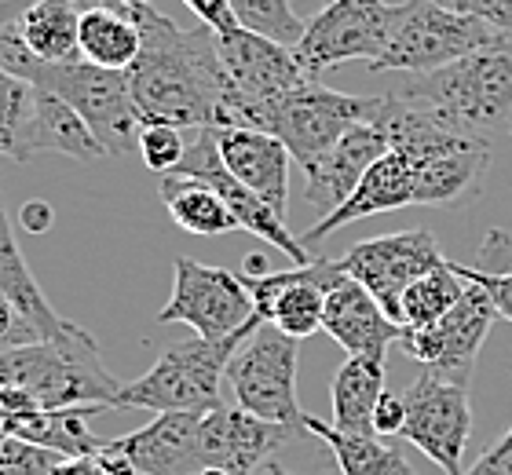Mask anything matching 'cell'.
Returning <instances> with one entry per match:
<instances>
[{"label":"cell","instance_id":"cell-1","mask_svg":"<svg viewBox=\"0 0 512 475\" xmlns=\"http://www.w3.org/2000/svg\"><path fill=\"white\" fill-rule=\"evenodd\" d=\"M125 15L143 37L139 59L125 70L139 121H161L183 132L231 128L235 88L216 52V33L205 22L187 30L154 4H136Z\"/></svg>","mask_w":512,"mask_h":475},{"label":"cell","instance_id":"cell-2","mask_svg":"<svg viewBox=\"0 0 512 475\" xmlns=\"http://www.w3.org/2000/svg\"><path fill=\"white\" fill-rule=\"evenodd\" d=\"M388 95L447 132L491 143L512 132V52L498 44L428 74H403Z\"/></svg>","mask_w":512,"mask_h":475},{"label":"cell","instance_id":"cell-3","mask_svg":"<svg viewBox=\"0 0 512 475\" xmlns=\"http://www.w3.org/2000/svg\"><path fill=\"white\" fill-rule=\"evenodd\" d=\"M11 22L0 30V66L74 106L77 114L88 121V128L99 136V143L107 147V154L136 150L143 121H139V110L132 103V92H128L125 70H103V66H92L85 59H77V63H41L22 48Z\"/></svg>","mask_w":512,"mask_h":475},{"label":"cell","instance_id":"cell-4","mask_svg":"<svg viewBox=\"0 0 512 475\" xmlns=\"http://www.w3.org/2000/svg\"><path fill=\"white\" fill-rule=\"evenodd\" d=\"M0 384L26 391L41 410L66 406H107L114 410L121 380L99 362V344L92 333L66 340H37L26 348L0 355Z\"/></svg>","mask_w":512,"mask_h":475},{"label":"cell","instance_id":"cell-5","mask_svg":"<svg viewBox=\"0 0 512 475\" xmlns=\"http://www.w3.org/2000/svg\"><path fill=\"white\" fill-rule=\"evenodd\" d=\"M260 329V318H253L246 329H238L224 340L191 337L183 344H172L154 366L139 380L121 384L118 402L121 410H150V413H213L220 402V384L227 377V362Z\"/></svg>","mask_w":512,"mask_h":475},{"label":"cell","instance_id":"cell-6","mask_svg":"<svg viewBox=\"0 0 512 475\" xmlns=\"http://www.w3.org/2000/svg\"><path fill=\"white\" fill-rule=\"evenodd\" d=\"M498 44H502V33L487 22L458 15L443 8L439 0H403L395 15L392 41L381 59L370 63V74H428Z\"/></svg>","mask_w":512,"mask_h":475},{"label":"cell","instance_id":"cell-7","mask_svg":"<svg viewBox=\"0 0 512 475\" xmlns=\"http://www.w3.org/2000/svg\"><path fill=\"white\" fill-rule=\"evenodd\" d=\"M297 366H300V340L286 337L271 322H260L253 337L235 351L227 362V388L235 395V406H242L253 417H264L271 424H286L304 432V410L297 399Z\"/></svg>","mask_w":512,"mask_h":475},{"label":"cell","instance_id":"cell-8","mask_svg":"<svg viewBox=\"0 0 512 475\" xmlns=\"http://www.w3.org/2000/svg\"><path fill=\"white\" fill-rule=\"evenodd\" d=\"M381 95H344L322 88L319 81H304L267 106L260 128L286 143L293 165L308 172L337 139L359 121H374Z\"/></svg>","mask_w":512,"mask_h":475},{"label":"cell","instance_id":"cell-9","mask_svg":"<svg viewBox=\"0 0 512 475\" xmlns=\"http://www.w3.org/2000/svg\"><path fill=\"white\" fill-rule=\"evenodd\" d=\"M399 4L392 0H326L293 48L308 81L341 63H377L392 41Z\"/></svg>","mask_w":512,"mask_h":475},{"label":"cell","instance_id":"cell-10","mask_svg":"<svg viewBox=\"0 0 512 475\" xmlns=\"http://www.w3.org/2000/svg\"><path fill=\"white\" fill-rule=\"evenodd\" d=\"M256 318L253 296L235 271L198 264L191 256H180L172 264V296L158 311V326H191L194 337L224 340L238 329H246Z\"/></svg>","mask_w":512,"mask_h":475},{"label":"cell","instance_id":"cell-11","mask_svg":"<svg viewBox=\"0 0 512 475\" xmlns=\"http://www.w3.org/2000/svg\"><path fill=\"white\" fill-rule=\"evenodd\" d=\"M216 52L235 88L231 128H260L267 106L308 81L289 48L256 37L242 26L231 33H216Z\"/></svg>","mask_w":512,"mask_h":475},{"label":"cell","instance_id":"cell-12","mask_svg":"<svg viewBox=\"0 0 512 475\" xmlns=\"http://www.w3.org/2000/svg\"><path fill=\"white\" fill-rule=\"evenodd\" d=\"M406 424L403 439L432 457L447 475H465L461 457L472 435V402L469 384L443 377L436 370H425L403 395Z\"/></svg>","mask_w":512,"mask_h":475},{"label":"cell","instance_id":"cell-13","mask_svg":"<svg viewBox=\"0 0 512 475\" xmlns=\"http://www.w3.org/2000/svg\"><path fill=\"white\" fill-rule=\"evenodd\" d=\"M443 264L447 260L439 253V242L432 238V231H421V227L355 242L341 260H333V267L363 285L395 322H399V300L406 289Z\"/></svg>","mask_w":512,"mask_h":475},{"label":"cell","instance_id":"cell-14","mask_svg":"<svg viewBox=\"0 0 512 475\" xmlns=\"http://www.w3.org/2000/svg\"><path fill=\"white\" fill-rule=\"evenodd\" d=\"M494 318H498V307L487 296V289L476 282H465V293H461V300L450 307L447 315L425 329L403 326V340L399 344L425 370H436L443 377L458 380V384H469Z\"/></svg>","mask_w":512,"mask_h":475},{"label":"cell","instance_id":"cell-15","mask_svg":"<svg viewBox=\"0 0 512 475\" xmlns=\"http://www.w3.org/2000/svg\"><path fill=\"white\" fill-rule=\"evenodd\" d=\"M176 176H187V180H198V183H205V187H213L216 194L224 198L227 209H231V216L238 220V231H249L253 238H260V242L275 245L278 253H286L297 267L315 260V253L304 249V242L286 231L282 216H278L264 198H256L246 183H238L235 176L224 169L220 147H216V128H187V154H183Z\"/></svg>","mask_w":512,"mask_h":475},{"label":"cell","instance_id":"cell-16","mask_svg":"<svg viewBox=\"0 0 512 475\" xmlns=\"http://www.w3.org/2000/svg\"><path fill=\"white\" fill-rule=\"evenodd\" d=\"M341 271L333 260H311L297 271H267V275H242L249 296H253L256 318L271 322L286 337L304 340L322 329L326 315V293Z\"/></svg>","mask_w":512,"mask_h":475},{"label":"cell","instance_id":"cell-17","mask_svg":"<svg viewBox=\"0 0 512 475\" xmlns=\"http://www.w3.org/2000/svg\"><path fill=\"white\" fill-rule=\"evenodd\" d=\"M293 435L297 428L253 417L242 406H216L213 413L202 417V468H216L227 475H253Z\"/></svg>","mask_w":512,"mask_h":475},{"label":"cell","instance_id":"cell-18","mask_svg":"<svg viewBox=\"0 0 512 475\" xmlns=\"http://www.w3.org/2000/svg\"><path fill=\"white\" fill-rule=\"evenodd\" d=\"M388 147H392L388 128H384L377 117L348 128V132L304 172V176H308L304 198H308L311 209H319L322 216H330L333 209H341L344 201L355 194V187L363 183L366 172L388 154Z\"/></svg>","mask_w":512,"mask_h":475},{"label":"cell","instance_id":"cell-19","mask_svg":"<svg viewBox=\"0 0 512 475\" xmlns=\"http://www.w3.org/2000/svg\"><path fill=\"white\" fill-rule=\"evenodd\" d=\"M202 417L205 413H158L136 432L110 439L139 468V475H194L202 472Z\"/></svg>","mask_w":512,"mask_h":475},{"label":"cell","instance_id":"cell-20","mask_svg":"<svg viewBox=\"0 0 512 475\" xmlns=\"http://www.w3.org/2000/svg\"><path fill=\"white\" fill-rule=\"evenodd\" d=\"M322 333L337 340L348 355H366V359H384V351L403 340V326L348 275L337 278L326 293Z\"/></svg>","mask_w":512,"mask_h":475},{"label":"cell","instance_id":"cell-21","mask_svg":"<svg viewBox=\"0 0 512 475\" xmlns=\"http://www.w3.org/2000/svg\"><path fill=\"white\" fill-rule=\"evenodd\" d=\"M216 147L224 169L246 183L256 198H264L278 216H286L289 201V150L264 128H216Z\"/></svg>","mask_w":512,"mask_h":475},{"label":"cell","instance_id":"cell-22","mask_svg":"<svg viewBox=\"0 0 512 475\" xmlns=\"http://www.w3.org/2000/svg\"><path fill=\"white\" fill-rule=\"evenodd\" d=\"M44 150H48V154L74 158V161H81V165L110 158L107 147L99 143V136L88 128V121L77 114L74 106L63 103L59 95L37 88V92H33V121H30V132H26V161H30L33 154H44Z\"/></svg>","mask_w":512,"mask_h":475},{"label":"cell","instance_id":"cell-23","mask_svg":"<svg viewBox=\"0 0 512 475\" xmlns=\"http://www.w3.org/2000/svg\"><path fill=\"white\" fill-rule=\"evenodd\" d=\"M81 11L77 0H33L15 15V33L22 48L41 63H77L81 59Z\"/></svg>","mask_w":512,"mask_h":475},{"label":"cell","instance_id":"cell-24","mask_svg":"<svg viewBox=\"0 0 512 475\" xmlns=\"http://www.w3.org/2000/svg\"><path fill=\"white\" fill-rule=\"evenodd\" d=\"M0 289L8 293L11 304L19 307L33 326L41 329L44 340H66V337H81V333H85L77 322H66V318L48 304V296L41 293V285L33 278L30 264L22 260L19 242H15V234H11V223H8V216H4V201H0Z\"/></svg>","mask_w":512,"mask_h":475},{"label":"cell","instance_id":"cell-25","mask_svg":"<svg viewBox=\"0 0 512 475\" xmlns=\"http://www.w3.org/2000/svg\"><path fill=\"white\" fill-rule=\"evenodd\" d=\"M107 406H66V410H30L22 413L19 421L11 424V439H26L33 446L55 450L59 457H96L99 450H107L110 439L96 435L88 428V421L103 413Z\"/></svg>","mask_w":512,"mask_h":475},{"label":"cell","instance_id":"cell-26","mask_svg":"<svg viewBox=\"0 0 512 475\" xmlns=\"http://www.w3.org/2000/svg\"><path fill=\"white\" fill-rule=\"evenodd\" d=\"M384 359L348 355L344 366L333 373V428L341 432L374 435V410L384 395Z\"/></svg>","mask_w":512,"mask_h":475},{"label":"cell","instance_id":"cell-27","mask_svg":"<svg viewBox=\"0 0 512 475\" xmlns=\"http://www.w3.org/2000/svg\"><path fill=\"white\" fill-rule=\"evenodd\" d=\"M304 432L315 435L322 446H330L341 475H417L395 446L381 443V435L341 432V428L319 421L315 413H304Z\"/></svg>","mask_w":512,"mask_h":475},{"label":"cell","instance_id":"cell-28","mask_svg":"<svg viewBox=\"0 0 512 475\" xmlns=\"http://www.w3.org/2000/svg\"><path fill=\"white\" fill-rule=\"evenodd\" d=\"M165 209H169L172 223L183 227L187 234H198V238H220V234L238 231V220L231 216V209L224 205V198L216 194L213 187H205L198 180H187V176H161L158 187Z\"/></svg>","mask_w":512,"mask_h":475},{"label":"cell","instance_id":"cell-29","mask_svg":"<svg viewBox=\"0 0 512 475\" xmlns=\"http://www.w3.org/2000/svg\"><path fill=\"white\" fill-rule=\"evenodd\" d=\"M77 41H81V59L92 66H103V70H128L139 59V48H143L136 22L128 19L125 11L99 8V4L81 11Z\"/></svg>","mask_w":512,"mask_h":475},{"label":"cell","instance_id":"cell-30","mask_svg":"<svg viewBox=\"0 0 512 475\" xmlns=\"http://www.w3.org/2000/svg\"><path fill=\"white\" fill-rule=\"evenodd\" d=\"M461 293H465V278H461L447 260L443 267L417 278L403 293V300H399V326H406V329L432 326V322H439L450 307L458 304Z\"/></svg>","mask_w":512,"mask_h":475},{"label":"cell","instance_id":"cell-31","mask_svg":"<svg viewBox=\"0 0 512 475\" xmlns=\"http://www.w3.org/2000/svg\"><path fill=\"white\" fill-rule=\"evenodd\" d=\"M465 282H476L487 289V296L498 307V318L512 322V238L505 231H487L476 264H450Z\"/></svg>","mask_w":512,"mask_h":475},{"label":"cell","instance_id":"cell-32","mask_svg":"<svg viewBox=\"0 0 512 475\" xmlns=\"http://www.w3.org/2000/svg\"><path fill=\"white\" fill-rule=\"evenodd\" d=\"M231 11H235V22L242 30L282 44L289 52L300 44L304 26H308V22L297 15L293 0H231Z\"/></svg>","mask_w":512,"mask_h":475},{"label":"cell","instance_id":"cell-33","mask_svg":"<svg viewBox=\"0 0 512 475\" xmlns=\"http://www.w3.org/2000/svg\"><path fill=\"white\" fill-rule=\"evenodd\" d=\"M37 88L0 66V158L26 161V132L33 121Z\"/></svg>","mask_w":512,"mask_h":475},{"label":"cell","instance_id":"cell-34","mask_svg":"<svg viewBox=\"0 0 512 475\" xmlns=\"http://www.w3.org/2000/svg\"><path fill=\"white\" fill-rule=\"evenodd\" d=\"M136 150L150 172L169 176V172L180 169L183 154H187V132L176 125H161V121H143L139 125Z\"/></svg>","mask_w":512,"mask_h":475},{"label":"cell","instance_id":"cell-35","mask_svg":"<svg viewBox=\"0 0 512 475\" xmlns=\"http://www.w3.org/2000/svg\"><path fill=\"white\" fill-rule=\"evenodd\" d=\"M59 454L33 446L26 439H4L0 443V475H52Z\"/></svg>","mask_w":512,"mask_h":475},{"label":"cell","instance_id":"cell-36","mask_svg":"<svg viewBox=\"0 0 512 475\" xmlns=\"http://www.w3.org/2000/svg\"><path fill=\"white\" fill-rule=\"evenodd\" d=\"M37 340H44L41 329L33 326L30 318L11 304L8 293L0 289V355H4V351H15V348H26V344H37Z\"/></svg>","mask_w":512,"mask_h":475},{"label":"cell","instance_id":"cell-37","mask_svg":"<svg viewBox=\"0 0 512 475\" xmlns=\"http://www.w3.org/2000/svg\"><path fill=\"white\" fill-rule=\"evenodd\" d=\"M439 4L450 11H458V15L487 22V26H494L498 33H505L512 26V0H439Z\"/></svg>","mask_w":512,"mask_h":475},{"label":"cell","instance_id":"cell-38","mask_svg":"<svg viewBox=\"0 0 512 475\" xmlns=\"http://www.w3.org/2000/svg\"><path fill=\"white\" fill-rule=\"evenodd\" d=\"M183 4H187V8H191L213 33L238 30L235 11H231V0H183Z\"/></svg>","mask_w":512,"mask_h":475},{"label":"cell","instance_id":"cell-39","mask_svg":"<svg viewBox=\"0 0 512 475\" xmlns=\"http://www.w3.org/2000/svg\"><path fill=\"white\" fill-rule=\"evenodd\" d=\"M403 424H406V402L403 395H392V391H384L381 402H377L374 410V435H403Z\"/></svg>","mask_w":512,"mask_h":475},{"label":"cell","instance_id":"cell-40","mask_svg":"<svg viewBox=\"0 0 512 475\" xmlns=\"http://www.w3.org/2000/svg\"><path fill=\"white\" fill-rule=\"evenodd\" d=\"M469 475H512V435L505 432L502 439L472 465Z\"/></svg>","mask_w":512,"mask_h":475},{"label":"cell","instance_id":"cell-41","mask_svg":"<svg viewBox=\"0 0 512 475\" xmlns=\"http://www.w3.org/2000/svg\"><path fill=\"white\" fill-rule=\"evenodd\" d=\"M30 410H37V402H33L26 391L4 388V384H0V432L8 435L11 424L19 421L22 413H30Z\"/></svg>","mask_w":512,"mask_h":475},{"label":"cell","instance_id":"cell-42","mask_svg":"<svg viewBox=\"0 0 512 475\" xmlns=\"http://www.w3.org/2000/svg\"><path fill=\"white\" fill-rule=\"evenodd\" d=\"M19 223L30 234H44L52 227V205H48V201H26L19 212Z\"/></svg>","mask_w":512,"mask_h":475},{"label":"cell","instance_id":"cell-43","mask_svg":"<svg viewBox=\"0 0 512 475\" xmlns=\"http://www.w3.org/2000/svg\"><path fill=\"white\" fill-rule=\"evenodd\" d=\"M96 461H99V468H103V475H139V468L132 465L114 443H110L107 450H99Z\"/></svg>","mask_w":512,"mask_h":475},{"label":"cell","instance_id":"cell-44","mask_svg":"<svg viewBox=\"0 0 512 475\" xmlns=\"http://www.w3.org/2000/svg\"><path fill=\"white\" fill-rule=\"evenodd\" d=\"M52 475H103L96 457H59Z\"/></svg>","mask_w":512,"mask_h":475},{"label":"cell","instance_id":"cell-45","mask_svg":"<svg viewBox=\"0 0 512 475\" xmlns=\"http://www.w3.org/2000/svg\"><path fill=\"white\" fill-rule=\"evenodd\" d=\"M30 4L33 0H0V30H4V26H8L22 8H30Z\"/></svg>","mask_w":512,"mask_h":475},{"label":"cell","instance_id":"cell-46","mask_svg":"<svg viewBox=\"0 0 512 475\" xmlns=\"http://www.w3.org/2000/svg\"><path fill=\"white\" fill-rule=\"evenodd\" d=\"M242 267H246V275H267V271H271V267H267V260L260 253H249Z\"/></svg>","mask_w":512,"mask_h":475},{"label":"cell","instance_id":"cell-47","mask_svg":"<svg viewBox=\"0 0 512 475\" xmlns=\"http://www.w3.org/2000/svg\"><path fill=\"white\" fill-rule=\"evenodd\" d=\"M253 475H300V472H293V468H286V465H278V461H264V465L256 468Z\"/></svg>","mask_w":512,"mask_h":475},{"label":"cell","instance_id":"cell-48","mask_svg":"<svg viewBox=\"0 0 512 475\" xmlns=\"http://www.w3.org/2000/svg\"><path fill=\"white\" fill-rule=\"evenodd\" d=\"M99 8H114V11H132L136 4H150V0H96Z\"/></svg>","mask_w":512,"mask_h":475},{"label":"cell","instance_id":"cell-49","mask_svg":"<svg viewBox=\"0 0 512 475\" xmlns=\"http://www.w3.org/2000/svg\"><path fill=\"white\" fill-rule=\"evenodd\" d=\"M502 48H509V52H512V26L502 33Z\"/></svg>","mask_w":512,"mask_h":475},{"label":"cell","instance_id":"cell-50","mask_svg":"<svg viewBox=\"0 0 512 475\" xmlns=\"http://www.w3.org/2000/svg\"><path fill=\"white\" fill-rule=\"evenodd\" d=\"M194 475H227V472H216V468H202V472H194Z\"/></svg>","mask_w":512,"mask_h":475},{"label":"cell","instance_id":"cell-51","mask_svg":"<svg viewBox=\"0 0 512 475\" xmlns=\"http://www.w3.org/2000/svg\"><path fill=\"white\" fill-rule=\"evenodd\" d=\"M77 4H85V8H92V4H88V0H77Z\"/></svg>","mask_w":512,"mask_h":475},{"label":"cell","instance_id":"cell-52","mask_svg":"<svg viewBox=\"0 0 512 475\" xmlns=\"http://www.w3.org/2000/svg\"><path fill=\"white\" fill-rule=\"evenodd\" d=\"M4 439H8V435H4V432H0V443H4Z\"/></svg>","mask_w":512,"mask_h":475},{"label":"cell","instance_id":"cell-53","mask_svg":"<svg viewBox=\"0 0 512 475\" xmlns=\"http://www.w3.org/2000/svg\"><path fill=\"white\" fill-rule=\"evenodd\" d=\"M509 435H512V428H509Z\"/></svg>","mask_w":512,"mask_h":475},{"label":"cell","instance_id":"cell-54","mask_svg":"<svg viewBox=\"0 0 512 475\" xmlns=\"http://www.w3.org/2000/svg\"><path fill=\"white\" fill-rule=\"evenodd\" d=\"M293 4H297V0H293Z\"/></svg>","mask_w":512,"mask_h":475}]
</instances>
